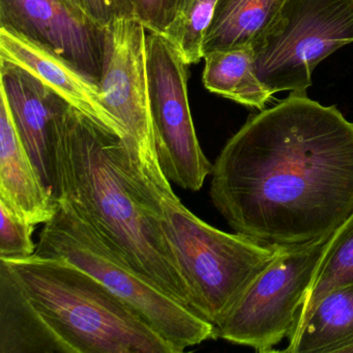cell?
<instances>
[{
	"label": "cell",
	"mask_w": 353,
	"mask_h": 353,
	"mask_svg": "<svg viewBox=\"0 0 353 353\" xmlns=\"http://www.w3.org/2000/svg\"><path fill=\"white\" fill-rule=\"evenodd\" d=\"M350 285H353V212L326 243L299 311L296 325L319 299L334 289Z\"/></svg>",
	"instance_id": "18"
},
{
	"label": "cell",
	"mask_w": 353,
	"mask_h": 353,
	"mask_svg": "<svg viewBox=\"0 0 353 353\" xmlns=\"http://www.w3.org/2000/svg\"><path fill=\"white\" fill-rule=\"evenodd\" d=\"M0 28L50 49L99 85L105 28L67 0H0Z\"/></svg>",
	"instance_id": "10"
},
{
	"label": "cell",
	"mask_w": 353,
	"mask_h": 353,
	"mask_svg": "<svg viewBox=\"0 0 353 353\" xmlns=\"http://www.w3.org/2000/svg\"><path fill=\"white\" fill-rule=\"evenodd\" d=\"M34 255L61 258L92 274L179 353L219 338L214 324L138 274L65 198L57 199L54 216L44 225Z\"/></svg>",
	"instance_id": "5"
},
{
	"label": "cell",
	"mask_w": 353,
	"mask_h": 353,
	"mask_svg": "<svg viewBox=\"0 0 353 353\" xmlns=\"http://www.w3.org/2000/svg\"><path fill=\"white\" fill-rule=\"evenodd\" d=\"M167 176L150 179L154 208L196 314L218 326L280 253L241 233L210 226L179 199Z\"/></svg>",
	"instance_id": "4"
},
{
	"label": "cell",
	"mask_w": 353,
	"mask_h": 353,
	"mask_svg": "<svg viewBox=\"0 0 353 353\" xmlns=\"http://www.w3.org/2000/svg\"><path fill=\"white\" fill-rule=\"evenodd\" d=\"M284 0H218L203 42V55L251 47ZM204 59V57H203Z\"/></svg>",
	"instance_id": "16"
},
{
	"label": "cell",
	"mask_w": 353,
	"mask_h": 353,
	"mask_svg": "<svg viewBox=\"0 0 353 353\" xmlns=\"http://www.w3.org/2000/svg\"><path fill=\"white\" fill-rule=\"evenodd\" d=\"M203 59L202 81L212 94L257 109L272 99L274 94L256 75L251 47L214 51Z\"/></svg>",
	"instance_id": "17"
},
{
	"label": "cell",
	"mask_w": 353,
	"mask_h": 353,
	"mask_svg": "<svg viewBox=\"0 0 353 353\" xmlns=\"http://www.w3.org/2000/svg\"><path fill=\"white\" fill-rule=\"evenodd\" d=\"M353 345V285L322 297L288 336V353H344Z\"/></svg>",
	"instance_id": "14"
},
{
	"label": "cell",
	"mask_w": 353,
	"mask_h": 353,
	"mask_svg": "<svg viewBox=\"0 0 353 353\" xmlns=\"http://www.w3.org/2000/svg\"><path fill=\"white\" fill-rule=\"evenodd\" d=\"M0 61L13 63L38 78L76 110L125 141V134L104 102L96 82L43 45L0 28Z\"/></svg>",
	"instance_id": "12"
},
{
	"label": "cell",
	"mask_w": 353,
	"mask_h": 353,
	"mask_svg": "<svg viewBox=\"0 0 353 353\" xmlns=\"http://www.w3.org/2000/svg\"><path fill=\"white\" fill-rule=\"evenodd\" d=\"M218 0H176L164 37L188 65L203 59V42Z\"/></svg>",
	"instance_id": "19"
},
{
	"label": "cell",
	"mask_w": 353,
	"mask_h": 353,
	"mask_svg": "<svg viewBox=\"0 0 353 353\" xmlns=\"http://www.w3.org/2000/svg\"><path fill=\"white\" fill-rule=\"evenodd\" d=\"M54 169L57 200H70L138 274L193 311L157 216L150 177L123 140L70 106L55 137Z\"/></svg>",
	"instance_id": "2"
},
{
	"label": "cell",
	"mask_w": 353,
	"mask_h": 353,
	"mask_svg": "<svg viewBox=\"0 0 353 353\" xmlns=\"http://www.w3.org/2000/svg\"><path fill=\"white\" fill-rule=\"evenodd\" d=\"M145 28L135 18L105 28L99 88L107 110L125 134V144L144 174H164L157 154L146 69Z\"/></svg>",
	"instance_id": "9"
},
{
	"label": "cell",
	"mask_w": 353,
	"mask_h": 353,
	"mask_svg": "<svg viewBox=\"0 0 353 353\" xmlns=\"http://www.w3.org/2000/svg\"><path fill=\"white\" fill-rule=\"evenodd\" d=\"M0 201L22 220L46 224L57 200L45 185L14 123L7 99L0 92Z\"/></svg>",
	"instance_id": "13"
},
{
	"label": "cell",
	"mask_w": 353,
	"mask_h": 353,
	"mask_svg": "<svg viewBox=\"0 0 353 353\" xmlns=\"http://www.w3.org/2000/svg\"><path fill=\"white\" fill-rule=\"evenodd\" d=\"M134 18L152 34H164L168 28L176 0H131Z\"/></svg>",
	"instance_id": "21"
},
{
	"label": "cell",
	"mask_w": 353,
	"mask_h": 353,
	"mask_svg": "<svg viewBox=\"0 0 353 353\" xmlns=\"http://www.w3.org/2000/svg\"><path fill=\"white\" fill-rule=\"evenodd\" d=\"M188 67L161 34L146 36V69L157 154L167 179L188 191L201 189L214 165L200 146L188 94Z\"/></svg>",
	"instance_id": "8"
},
{
	"label": "cell",
	"mask_w": 353,
	"mask_h": 353,
	"mask_svg": "<svg viewBox=\"0 0 353 353\" xmlns=\"http://www.w3.org/2000/svg\"><path fill=\"white\" fill-rule=\"evenodd\" d=\"M67 1L70 3V5H72L74 8H76V9L85 13V11H84L83 3H82V0H67Z\"/></svg>",
	"instance_id": "23"
},
{
	"label": "cell",
	"mask_w": 353,
	"mask_h": 353,
	"mask_svg": "<svg viewBox=\"0 0 353 353\" xmlns=\"http://www.w3.org/2000/svg\"><path fill=\"white\" fill-rule=\"evenodd\" d=\"M63 352L0 261V353Z\"/></svg>",
	"instance_id": "15"
},
{
	"label": "cell",
	"mask_w": 353,
	"mask_h": 353,
	"mask_svg": "<svg viewBox=\"0 0 353 353\" xmlns=\"http://www.w3.org/2000/svg\"><path fill=\"white\" fill-rule=\"evenodd\" d=\"M214 208L234 232L268 245L330 236L353 212V123L290 92L248 119L214 161Z\"/></svg>",
	"instance_id": "1"
},
{
	"label": "cell",
	"mask_w": 353,
	"mask_h": 353,
	"mask_svg": "<svg viewBox=\"0 0 353 353\" xmlns=\"http://www.w3.org/2000/svg\"><path fill=\"white\" fill-rule=\"evenodd\" d=\"M5 262L63 353H179L100 281L61 258Z\"/></svg>",
	"instance_id": "3"
},
{
	"label": "cell",
	"mask_w": 353,
	"mask_h": 353,
	"mask_svg": "<svg viewBox=\"0 0 353 353\" xmlns=\"http://www.w3.org/2000/svg\"><path fill=\"white\" fill-rule=\"evenodd\" d=\"M0 84L18 133L55 195V137L71 105L38 78L7 61H0Z\"/></svg>",
	"instance_id": "11"
},
{
	"label": "cell",
	"mask_w": 353,
	"mask_h": 353,
	"mask_svg": "<svg viewBox=\"0 0 353 353\" xmlns=\"http://www.w3.org/2000/svg\"><path fill=\"white\" fill-rule=\"evenodd\" d=\"M344 353H353V345L352 346L348 347V348L345 350Z\"/></svg>",
	"instance_id": "24"
},
{
	"label": "cell",
	"mask_w": 353,
	"mask_h": 353,
	"mask_svg": "<svg viewBox=\"0 0 353 353\" xmlns=\"http://www.w3.org/2000/svg\"><path fill=\"white\" fill-rule=\"evenodd\" d=\"M0 260H23L36 253L32 241L36 225L22 220L5 202L0 201Z\"/></svg>",
	"instance_id": "20"
},
{
	"label": "cell",
	"mask_w": 353,
	"mask_h": 353,
	"mask_svg": "<svg viewBox=\"0 0 353 353\" xmlns=\"http://www.w3.org/2000/svg\"><path fill=\"white\" fill-rule=\"evenodd\" d=\"M86 15L97 24L107 28L123 18H134L131 0H82Z\"/></svg>",
	"instance_id": "22"
},
{
	"label": "cell",
	"mask_w": 353,
	"mask_h": 353,
	"mask_svg": "<svg viewBox=\"0 0 353 353\" xmlns=\"http://www.w3.org/2000/svg\"><path fill=\"white\" fill-rule=\"evenodd\" d=\"M330 236L307 245L282 247L216 326L219 338L261 353L272 352L274 346L288 339Z\"/></svg>",
	"instance_id": "7"
},
{
	"label": "cell",
	"mask_w": 353,
	"mask_h": 353,
	"mask_svg": "<svg viewBox=\"0 0 353 353\" xmlns=\"http://www.w3.org/2000/svg\"><path fill=\"white\" fill-rule=\"evenodd\" d=\"M353 43V0H284L252 44L254 69L272 92H305L314 70Z\"/></svg>",
	"instance_id": "6"
}]
</instances>
